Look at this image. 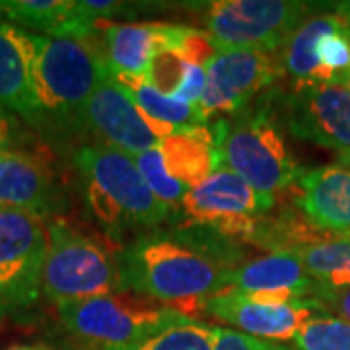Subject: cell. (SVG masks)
<instances>
[{"label": "cell", "mask_w": 350, "mask_h": 350, "mask_svg": "<svg viewBox=\"0 0 350 350\" xmlns=\"http://www.w3.org/2000/svg\"><path fill=\"white\" fill-rule=\"evenodd\" d=\"M239 241L197 224L148 230L117 257L121 286L170 306L191 319L200 301L230 288L232 273L243 265Z\"/></svg>", "instance_id": "1"}, {"label": "cell", "mask_w": 350, "mask_h": 350, "mask_svg": "<svg viewBox=\"0 0 350 350\" xmlns=\"http://www.w3.org/2000/svg\"><path fill=\"white\" fill-rule=\"evenodd\" d=\"M10 31L27 63L39 133H84L86 103L107 68L101 51L88 41L39 36L12 24Z\"/></svg>", "instance_id": "2"}, {"label": "cell", "mask_w": 350, "mask_h": 350, "mask_svg": "<svg viewBox=\"0 0 350 350\" xmlns=\"http://www.w3.org/2000/svg\"><path fill=\"white\" fill-rule=\"evenodd\" d=\"M72 163L82 179L88 208L107 234L156 230L174 218V208L152 193L131 154L86 142L75 150Z\"/></svg>", "instance_id": "3"}, {"label": "cell", "mask_w": 350, "mask_h": 350, "mask_svg": "<svg viewBox=\"0 0 350 350\" xmlns=\"http://www.w3.org/2000/svg\"><path fill=\"white\" fill-rule=\"evenodd\" d=\"M220 156L224 167L271 200L292 187L301 174L267 96L234 115L226 126Z\"/></svg>", "instance_id": "4"}, {"label": "cell", "mask_w": 350, "mask_h": 350, "mask_svg": "<svg viewBox=\"0 0 350 350\" xmlns=\"http://www.w3.org/2000/svg\"><path fill=\"white\" fill-rule=\"evenodd\" d=\"M64 329L90 350H123L183 313L133 290L57 306Z\"/></svg>", "instance_id": "5"}, {"label": "cell", "mask_w": 350, "mask_h": 350, "mask_svg": "<svg viewBox=\"0 0 350 350\" xmlns=\"http://www.w3.org/2000/svg\"><path fill=\"white\" fill-rule=\"evenodd\" d=\"M41 275L43 296L57 306L123 290L117 257L66 222H53Z\"/></svg>", "instance_id": "6"}, {"label": "cell", "mask_w": 350, "mask_h": 350, "mask_svg": "<svg viewBox=\"0 0 350 350\" xmlns=\"http://www.w3.org/2000/svg\"><path fill=\"white\" fill-rule=\"evenodd\" d=\"M310 10L308 2L294 0H216L206 12V29L216 51L280 53Z\"/></svg>", "instance_id": "7"}, {"label": "cell", "mask_w": 350, "mask_h": 350, "mask_svg": "<svg viewBox=\"0 0 350 350\" xmlns=\"http://www.w3.org/2000/svg\"><path fill=\"white\" fill-rule=\"evenodd\" d=\"M276 121L317 146L350 150V90L345 84H290L267 94Z\"/></svg>", "instance_id": "8"}, {"label": "cell", "mask_w": 350, "mask_h": 350, "mask_svg": "<svg viewBox=\"0 0 350 350\" xmlns=\"http://www.w3.org/2000/svg\"><path fill=\"white\" fill-rule=\"evenodd\" d=\"M47 245L49 228L43 218L22 211H0V315L36 304Z\"/></svg>", "instance_id": "9"}, {"label": "cell", "mask_w": 350, "mask_h": 350, "mask_svg": "<svg viewBox=\"0 0 350 350\" xmlns=\"http://www.w3.org/2000/svg\"><path fill=\"white\" fill-rule=\"evenodd\" d=\"M275 204L276 200L262 197L232 170L220 167L183 197L181 213L189 224L250 243L259 218L271 213Z\"/></svg>", "instance_id": "10"}, {"label": "cell", "mask_w": 350, "mask_h": 350, "mask_svg": "<svg viewBox=\"0 0 350 350\" xmlns=\"http://www.w3.org/2000/svg\"><path fill=\"white\" fill-rule=\"evenodd\" d=\"M282 72L292 84H345L350 78V31L342 16H310L280 51Z\"/></svg>", "instance_id": "11"}, {"label": "cell", "mask_w": 350, "mask_h": 350, "mask_svg": "<svg viewBox=\"0 0 350 350\" xmlns=\"http://www.w3.org/2000/svg\"><path fill=\"white\" fill-rule=\"evenodd\" d=\"M204 70L206 86L199 109L206 121L243 111L284 75L280 53L259 49L216 51Z\"/></svg>", "instance_id": "12"}, {"label": "cell", "mask_w": 350, "mask_h": 350, "mask_svg": "<svg viewBox=\"0 0 350 350\" xmlns=\"http://www.w3.org/2000/svg\"><path fill=\"white\" fill-rule=\"evenodd\" d=\"M315 312L317 308L310 298L271 301L239 292H220L200 301V313L230 323L239 333L271 342L294 340Z\"/></svg>", "instance_id": "13"}, {"label": "cell", "mask_w": 350, "mask_h": 350, "mask_svg": "<svg viewBox=\"0 0 350 350\" xmlns=\"http://www.w3.org/2000/svg\"><path fill=\"white\" fill-rule=\"evenodd\" d=\"M84 133L94 138V142L107 144L131 156L152 150L160 142L144 123L131 94L117 82L109 68H105L86 103Z\"/></svg>", "instance_id": "14"}, {"label": "cell", "mask_w": 350, "mask_h": 350, "mask_svg": "<svg viewBox=\"0 0 350 350\" xmlns=\"http://www.w3.org/2000/svg\"><path fill=\"white\" fill-rule=\"evenodd\" d=\"M189 31L191 27L185 25L115 24L109 20L98 25L101 55L117 80L146 75L152 59L162 49L179 47Z\"/></svg>", "instance_id": "15"}, {"label": "cell", "mask_w": 350, "mask_h": 350, "mask_svg": "<svg viewBox=\"0 0 350 350\" xmlns=\"http://www.w3.org/2000/svg\"><path fill=\"white\" fill-rule=\"evenodd\" d=\"M61 204L55 175L38 152H0V211L45 216Z\"/></svg>", "instance_id": "16"}, {"label": "cell", "mask_w": 350, "mask_h": 350, "mask_svg": "<svg viewBox=\"0 0 350 350\" xmlns=\"http://www.w3.org/2000/svg\"><path fill=\"white\" fill-rule=\"evenodd\" d=\"M296 208L315 228L350 238V172L342 165L301 170Z\"/></svg>", "instance_id": "17"}, {"label": "cell", "mask_w": 350, "mask_h": 350, "mask_svg": "<svg viewBox=\"0 0 350 350\" xmlns=\"http://www.w3.org/2000/svg\"><path fill=\"white\" fill-rule=\"evenodd\" d=\"M315 280L290 251H275L239 265L226 292H239L259 300L294 301L310 298Z\"/></svg>", "instance_id": "18"}, {"label": "cell", "mask_w": 350, "mask_h": 350, "mask_svg": "<svg viewBox=\"0 0 350 350\" xmlns=\"http://www.w3.org/2000/svg\"><path fill=\"white\" fill-rule=\"evenodd\" d=\"M228 121L220 119L213 125L189 126L170 137L160 138L158 150L163 165L175 181L193 189L222 165V140Z\"/></svg>", "instance_id": "19"}, {"label": "cell", "mask_w": 350, "mask_h": 350, "mask_svg": "<svg viewBox=\"0 0 350 350\" xmlns=\"http://www.w3.org/2000/svg\"><path fill=\"white\" fill-rule=\"evenodd\" d=\"M121 86L131 94V98L142 115L144 123L150 126V131L158 138L170 137L177 131H183L189 126H197L208 123L199 107L189 105L183 101L170 98L146 82L144 76L137 78H119Z\"/></svg>", "instance_id": "20"}, {"label": "cell", "mask_w": 350, "mask_h": 350, "mask_svg": "<svg viewBox=\"0 0 350 350\" xmlns=\"http://www.w3.org/2000/svg\"><path fill=\"white\" fill-rule=\"evenodd\" d=\"M0 105L16 113L22 121L39 133V111L27 63L10 24L0 20Z\"/></svg>", "instance_id": "21"}, {"label": "cell", "mask_w": 350, "mask_h": 350, "mask_svg": "<svg viewBox=\"0 0 350 350\" xmlns=\"http://www.w3.org/2000/svg\"><path fill=\"white\" fill-rule=\"evenodd\" d=\"M290 253L300 259L313 280L327 284H350V238L335 236Z\"/></svg>", "instance_id": "22"}, {"label": "cell", "mask_w": 350, "mask_h": 350, "mask_svg": "<svg viewBox=\"0 0 350 350\" xmlns=\"http://www.w3.org/2000/svg\"><path fill=\"white\" fill-rule=\"evenodd\" d=\"M214 331L216 327L181 315L123 350H213Z\"/></svg>", "instance_id": "23"}, {"label": "cell", "mask_w": 350, "mask_h": 350, "mask_svg": "<svg viewBox=\"0 0 350 350\" xmlns=\"http://www.w3.org/2000/svg\"><path fill=\"white\" fill-rule=\"evenodd\" d=\"M298 350H350V323L329 313H317L294 337Z\"/></svg>", "instance_id": "24"}, {"label": "cell", "mask_w": 350, "mask_h": 350, "mask_svg": "<svg viewBox=\"0 0 350 350\" xmlns=\"http://www.w3.org/2000/svg\"><path fill=\"white\" fill-rule=\"evenodd\" d=\"M133 158H135L138 172L144 177V181L150 187L152 193L162 202H165L170 208H174V211L179 208L181 211V200L191 189L187 185H183V183H179V181H175L174 177L167 174L158 146L152 148V150L142 152V154H137Z\"/></svg>", "instance_id": "25"}, {"label": "cell", "mask_w": 350, "mask_h": 350, "mask_svg": "<svg viewBox=\"0 0 350 350\" xmlns=\"http://www.w3.org/2000/svg\"><path fill=\"white\" fill-rule=\"evenodd\" d=\"M310 300L319 313H329L350 323V284H327L315 280Z\"/></svg>", "instance_id": "26"}, {"label": "cell", "mask_w": 350, "mask_h": 350, "mask_svg": "<svg viewBox=\"0 0 350 350\" xmlns=\"http://www.w3.org/2000/svg\"><path fill=\"white\" fill-rule=\"evenodd\" d=\"M33 142L31 126L0 105V152H33L29 148Z\"/></svg>", "instance_id": "27"}, {"label": "cell", "mask_w": 350, "mask_h": 350, "mask_svg": "<svg viewBox=\"0 0 350 350\" xmlns=\"http://www.w3.org/2000/svg\"><path fill=\"white\" fill-rule=\"evenodd\" d=\"M213 350H292L282 347L278 342L261 340V338L250 337L245 333H239L236 329L216 327L214 331Z\"/></svg>", "instance_id": "28"}, {"label": "cell", "mask_w": 350, "mask_h": 350, "mask_svg": "<svg viewBox=\"0 0 350 350\" xmlns=\"http://www.w3.org/2000/svg\"><path fill=\"white\" fill-rule=\"evenodd\" d=\"M335 6H337L335 10L342 16V20H345V24H347L350 31V2H337Z\"/></svg>", "instance_id": "29"}, {"label": "cell", "mask_w": 350, "mask_h": 350, "mask_svg": "<svg viewBox=\"0 0 350 350\" xmlns=\"http://www.w3.org/2000/svg\"><path fill=\"white\" fill-rule=\"evenodd\" d=\"M4 350H51L49 347L45 345H14V347H8Z\"/></svg>", "instance_id": "30"}, {"label": "cell", "mask_w": 350, "mask_h": 350, "mask_svg": "<svg viewBox=\"0 0 350 350\" xmlns=\"http://www.w3.org/2000/svg\"><path fill=\"white\" fill-rule=\"evenodd\" d=\"M337 163H338V165H342V167H347V170L350 172V150L342 152V154H338Z\"/></svg>", "instance_id": "31"}, {"label": "cell", "mask_w": 350, "mask_h": 350, "mask_svg": "<svg viewBox=\"0 0 350 350\" xmlns=\"http://www.w3.org/2000/svg\"><path fill=\"white\" fill-rule=\"evenodd\" d=\"M347 88H349V90H350V78H349V82H347Z\"/></svg>", "instance_id": "32"}]
</instances>
